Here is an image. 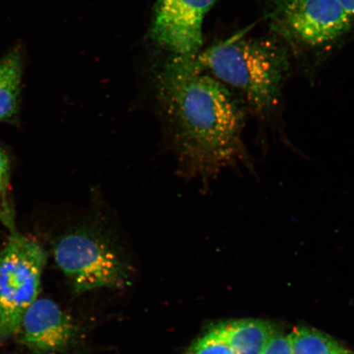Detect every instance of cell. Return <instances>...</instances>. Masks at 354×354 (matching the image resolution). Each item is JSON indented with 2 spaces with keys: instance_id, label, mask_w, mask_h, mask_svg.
I'll use <instances>...</instances> for the list:
<instances>
[{
  "instance_id": "obj_1",
  "label": "cell",
  "mask_w": 354,
  "mask_h": 354,
  "mask_svg": "<svg viewBox=\"0 0 354 354\" xmlns=\"http://www.w3.org/2000/svg\"><path fill=\"white\" fill-rule=\"evenodd\" d=\"M158 96L180 166L203 178L242 152L243 113L228 88L201 72L194 57H174L158 82Z\"/></svg>"
},
{
  "instance_id": "obj_2",
  "label": "cell",
  "mask_w": 354,
  "mask_h": 354,
  "mask_svg": "<svg viewBox=\"0 0 354 354\" xmlns=\"http://www.w3.org/2000/svg\"><path fill=\"white\" fill-rule=\"evenodd\" d=\"M202 73L240 91L258 111L275 107L288 60L286 52L269 39L234 35L194 57Z\"/></svg>"
},
{
  "instance_id": "obj_3",
  "label": "cell",
  "mask_w": 354,
  "mask_h": 354,
  "mask_svg": "<svg viewBox=\"0 0 354 354\" xmlns=\"http://www.w3.org/2000/svg\"><path fill=\"white\" fill-rule=\"evenodd\" d=\"M105 230L98 223H83L55 243L56 263L77 293L118 286L125 281V264Z\"/></svg>"
},
{
  "instance_id": "obj_4",
  "label": "cell",
  "mask_w": 354,
  "mask_h": 354,
  "mask_svg": "<svg viewBox=\"0 0 354 354\" xmlns=\"http://www.w3.org/2000/svg\"><path fill=\"white\" fill-rule=\"evenodd\" d=\"M47 257L41 243L15 231L0 251V343L16 335L38 299Z\"/></svg>"
},
{
  "instance_id": "obj_5",
  "label": "cell",
  "mask_w": 354,
  "mask_h": 354,
  "mask_svg": "<svg viewBox=\"0 0 354 354\" xmlns=\"http://www.w3.org/2000/svg\"><path fill=\"white\" fill-rule=\"evenodd\" d=\"M272 7L282 33L309 46L333 42L352 25L339 0H272Z\"/></svg>"
},
{
  "instance_id": "obj_6",
  "label": "cell",
  "mask_w": 354,
  "mask_h": 354,
  "mask_svg": "<svg viewBox=\"0 0 354 354\" xmlns=\"http://www.w3.org/2000/svg\"><path fill=\"white\" fill-rule=\"evenodd\" d=\"M216 0H157L152 37L174 57H194L203 44V22Z\"/></svg>"
},
{
  "instance_id": "obj_7",
  "label": "cell",
  "mask_w": 354,
  "mask_h": 354,
  "mask_svg": "<svg viewBox=\"0 0 354 354\" xmlns=\"http://www.w3.org/2000/svg\"><path fill=\"white\" fill-rule=\"evenodd\" d=\"M76 327L54 301L37 299L21 318L17 335L22 344L37 354H55L68 348Z\"/></svg>"
},
{
  "instance_id": "obj_8",
  "label": "cell",
  "mask_w": 354,
  "mask_h": 354,
  "mask_svg": "<svg viewBox=\"0 0 354 354\" xmlns=\"http://www.w3.org/2000/svg\"><path fill=\"white\" fill-rule=\"evenodd\" d=\"M26 53L20 44L0 59V122L12 120L19 113Z\"/></svg>"
},
{
  "instance_id": "obj_9",
  "label": "cell",
  "mask_w": 354,
  "mask_h": 354,
  "mask_svg": "<svg viewBox=\"0 0 354 354\" xmlns=\"http://www.w3.org/2000/svg\"><path fill=\"white\" fill-rule=\"evenodd\" d=\"M214 330L234 354H260L274 333L268 322L253 319L223 323Z\"/></svg>"
},
{
  "instance_id": "obj_10",
  "label": "cell",
  "mask_w": 354,
  "mask_h": 354,
  "mask_svg": "<svg viewBox=\"0 0 354 354\" xmlns=\"http://www.w3.org/2000/svg\"><path fill=\"white\" fill-rule=\"evenodd\" d=\"M292 354H348L330 336L313 329H295L289 335Z\"/></svg>"
},
{
  "instance_id": "obj_11",
  "label": "cell",
  "mask_w": 354,
  "mask_h": 354,
  "mask_svg": "<svg viewBox=\"0 0 354 354\" xmlns=\"http://www.w3.org/2000/svg\"><path fill=\"white\" fill-rule=\"evenodd\" d=\"M185 354H234L232 348L214 329L203 335Z\"/></svg>"
},
{
  "instance_id": "obj_12",
  "label": "cell",
  "mask_w": 354,
  "mask_h": 354,
  "mask_svg": "<svg viewBox=\"0 0 354 354\" xmlns=\"http://www.w3.org/2000/svg\"><path fill=\"white\" fill-rule=\"evenodd\" d=\"M260 354H292L289 336L274 331Z\"/></svg>"
},
{
  "instance_id": "obj_13",
  "label": "cell",
  "mask_w": 354,
  "mask_h": 354,
  "mask_svg": "<svg viewBox=\"0 0 354 354\" xmlns=\"http://www.w3.org/2000/svg\"><path fill=\"white\" fill-rule=\"evenodd\" d=\"M10 165L6 152L0 147V192H4L10 180Z\"/></svg>"
},
{
  "instance_id": "obj_14",
  "label": "cell",
  "mask_w": 354,
  "mask_h": 354,
  "mask_svg": "<svg viewBox=\"0 0 354 354\" xmlns=\"http://www.w3.org/2000/svg\"><path fill=\"white\" fill-rule=\"evenodd\" d=\"M340 4L346 12L348 16H351L353 19L354 17V0H339Z\"/></svg>"
}]
</instances>
